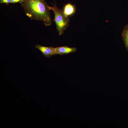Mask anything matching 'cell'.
I'll return each instance as SVG.
<instances>
[{
	"label": "cell",
	"mask_w": 128,
	"mask_h": 128,
	"mask_svg": "<svg viewBox=\"0 0 128 128\" xmlns=\"http://www.w3.org/2000/svg\"><path fill=\"white\" fill-rule=\"evenodd\" d=\"M21 5L31 19L42 21L47 26L51 24L52 21L49 6L45 0H24Z\"/></svg>",
	"instance_id": "6da1fadb"
},
{
	"label": "cell",
	"mask_w": 128,
	"mask_h": 128,
	"mask_svg": "<svg viewBox=\"0 0 128 128\" xmlns=\"http://www.w3.org/2000/svg\"><path fill=\"white\" fill-rule=\"evenodd\" d=\"M50 10L52 11L54 14V20L59 35L63 34L69 25V19L64 14L63 11L55 5L49 7Z\"/></svg>",
	"instance_id": "7a4b0ae2"
},
{
	"label": "cell",
	"mask_w": 128,
	"mask_h": 128,
	"mask_svg": "<svg viewBox=\"0 0 128 128\" xmlns=\"http://www.w3.org/2000/svg\"><path fill=\"white\" fill-rule=\"evenodd\" d=\"M35 47L38 49L46 57H49L56 54L55 48L52 47H46L37 45Z\"/></svg>",
	"instance_id": "3957f363"
},
{
	"label": "cell",
	"mask_w": 128,
	"mask_h": 128,
	"mask_svg": "<svg viewBox=\"0 0 128 128\" xmlns=\"http://www.w3.org/2000/svg\"><path fill=\"white\" fill-rule=\"evenodd\" d=\"M77 48L75 47H70L66 46L58 47L55 48L56 54L62 55L73 53L76 52Z\"/></svg>",
	"instance_id": "277c9868"
},
{
	"label": "cell",
	"mask_w": 128,
	"mask_h": 128,
	"mask_svg": "<svg viewBox=\"0 0 128 128\" xmlns=\"http://www.w3.org/2000/svg\"><path fill=\"white\" fill-rule=\"evenodd\" d=\"M63 11L64 14L68 17L75 13L76 11L75 6L70 3H68L64 6Z\"/></svg>",
	"instance_id": "5b68a950"
},
{
	"label": "cell",
	"mask_w": 128,
	"mask_h": 128,
	"mask_svg": "<svg viewBox=\"0 0 128 128\" xmlns=\"http://www.w3.org/2000/svg\"><path fill=\"white\" fill-rule=\"evenodd\" d=\"M122 36L126 48L128 52V25L123 30Z\"/></svg>",
	"instance_id": "8992f818"
},
{
	"label": "cell",
	"mask_w": 128,
	"mask_h": 128,
	"mask_svg": "<svg viewBox=\"0 0 128 128\" xmlns=\"http://www.w3.org/2000/svg\"><path fill=\"white\" fill-rule=\"evenodd\" d=\"M11 3V0H0V3H5L7 5H8L9 3Z\"/></svg>",
	"instance_id": "52a82bcc"
},
{
	"label": "cell",
	"mask_w": 128,
	"mask_h": 128,
	"mask_svg": "<svg viewBox=\"0 0 128 128\" xmlns=\"http://www.w3.org/2000/svg\"><path fill=\"white\" fill-rule=\"evenodd\" d=\"M11 3L14 4L17 3L21 4L24 0H11Z\"/></svg>",
	"instance_id": "ba28073f"
}]
</instances>
